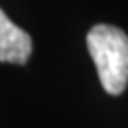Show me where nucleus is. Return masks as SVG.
<instances>
[{
    "label": "nucleus",
    "mask_w": 128,
    "mask_h": 128,
    "mask_svg": "<svg viewBox=\"0 0 128 128\" xmlns=\"http://www.w3.org/2000/svg\"><path fill=\"white\" fill-rule=\"evenodd\" d=\"M32 52V39L0 9V62L25 64Z\"/></svg>",
    "instance_id": "obj_2"
},
{
    "label": "nucleus",
    "mask_w": 128,
    "mask_h": 128,
    "mask_svg": "<svg viewBox=\"0 0 128 128\" xmlns=\"http://www.w3.org/2000/svg\"><path fill=\"white\" fill-rule=\"evenodd\" d=\"M87 48L103 89L118 96L128 84V36L118 27L96 25L87 34Z\"/></svg>",
    "instance_id": "obj_1"
}]
</instances>
